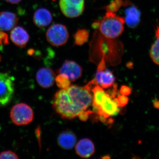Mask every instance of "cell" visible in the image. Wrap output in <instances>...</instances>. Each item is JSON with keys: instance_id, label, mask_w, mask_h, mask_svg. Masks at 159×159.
<instances>
[{"instance_id": "6da1fadb", "label": "cell", "mask_w": 159, "mask_h": 159, "mask_svg": "<svg viewBox=\"0 0 159 159\" xmlns=\"http://www.w3.org/2000/svg\"><path fill=\"white\" fill-rule=\"evenodd\" d=\"M86 86L70 85L55 93L53 99L54 109L63 118L72 119L93 104V95Z\"/></svg>"}, {"instance_id": "7a4b0ae2", "label": "cell", "mask_w": 159, "mask_h": 159, "mask_svg": "<svg viewBox=\"0 0 159 159\" xmlns=\"http://www.w3.org/2000/svg\"><path fill=\"white\" fill-rule=\"evenodd\" d=\"M125 23L124 18L107 11L99 23V31L107 38L115 39L123 33Z\"/></svg>"}, {"instance_id": "3957f363", "label": "cell", "mask_w": 159, "mask_h": 159, "mask_svg": "<svg viewBox=\"0 0 159 159\" xmlns=\"http://www.w3.org/2000/svg\"><path fill=\"white\" fill-rule=\"evenodd\" d=\"M10 118L15 125H28L34 118V112L28 104L19 103L15 105L10 111Z\"/></svg>"}, {"instance_id": "277c9868", "label": "cell", "mask_w": 159, "mask_h": 159, "mask_svg": "<svg viewBox=\"0 0 159 159\" xmlns=\"http://www.w3.org/2000/svg\"><path fill=\"white\" fill-rule=\"evenodd\" d=\"M46 38L51 45L59 47L65 44L68 40L69 33L64 25L54 24L50 26L47 30Z\"/></svg>"}, {"instance_id": "5b68a950", "label": "cell", "mask_w": 159, "mask_h": 159, "mask_svg": "<svg viewBox=\"0 0 159 159\" xmlns=\"http://www.w3.org/2000/svg\"><path fill=\"white\" fill-rule=\"evenodd\" d=\"M14 84L11 76L0 72V107L6 106L11 102L14 94Z\"/></svg>"}, {"instance_id": "8992f818", "label": "cell", "mask_w": 159, "mask_h": 159, "mask_svg": "<svg viewBox=\"0 0 159 159\" xmlns=\"http://www.w3.org/2000/svg\"><path fill=\"white\" fill-rule=\"evenodd\" d=\"M60 9L62 14L69 18L79 17L85 8V0H59Z\"/></svg>"}, {"instance_id": "52a82bcc", "label": "cell", "mask_w": 159, "mask_h": 159, "mask_svg": "<svg viewBox=\"0 0 159 159\" xmlns=\"http://www.w3.org/2000/svg\"><path fill=\"white\" fill-rule=\"evenodd\" d=\"M119 107L108 93H105L98 108L95 109L99 116L106 119L116 115L119 112Z\"/></svg>"}, {"instance_id": "ba28073f", "label": "cell", "mask_w": 159, "mask_h": 159, "mask_svg": "<svg viewBox=\"0 0 159 159\" xmlns=\"http://www.w3.org/2000/svg\"><path fill=\"white\" fill-rule=\"evenodd\" d=\"M95 79L102 89L110 88L114 85L116 78L111 71L106 68L104 57L99 63Z\"/></svg>"}, {"instance_id": "9c48e42d", "label": "cell", "mask_w": 159, "mask_h": 159, "mask_svg": "<svg viewBox=\"0 0 159 159\" xmlns=\"http://www.w3.org/2000/svg\"><path fill=\"white\" fill-rule=\"evenodd\" d=\"M82 71V68L77 62L73 61L66 60L57 73L64 74L71 81H74L81 77Z\"/></svg>"}, {"instance_id": "30bf717a", "label": "cell", "mask_w": 159, "mask_h": 159, "mask_svg": "<svg viewBox=\"0 0 159 159\" xmlns=\"http://www.w3.org/2000/svg\"><path fill=\"white\" fill-rule=\"evenodd\" d=\"M55 77V73L50 68H42L36 73L38 83L44 89L49 88L54 85Z\"/></svg>"}, {"instance_id": "8fae6325", "label": "cell", "mask_w": 159, "mask_h": 159, "mask_svg": "<svg viewBox=\"0 0 159 159\" xmlns=\"http://www.w3.org/2000/svg\"><path fill=\"white\" fill-rule=\"evenodd\" d=\"M29 35L25 29L20 26H16L11 30L10 39L19 48H25L29 40Z\"/></svg>"}, {"instance_id": "7c38bea8", "label": "cell", "mask_w": 159, "mask_h": 159, "mask_svg": "<svg viewBox=\"0 0 159 159\" xmlns=\"http://www.w3.org/2000/svg\"><path fill=\"white\" fill-rule=\"evenodd\" d=\"M18 23L17 15L9 11L0 12V31H11Z\"/></svg>"}, {"instance_id": "4fadbf2b", "label": "cell", "mask_w": 159, "mask_h": 159, "mask_svg": "<svg viewBox=\"0 0 159 159\" xmlns=\"http://www.w3.org/2000/svg\"><path fill=\"white\" fill-rule=\"evenodd\" d=\"M33 22L38 28H45L53 20V16L49 10L45 8H39L34 12Z\"/></svg>"}, {"instance_id": "5bb4252c", "label": "cell", "mask_w": 159, "mask_h": 159, "mask_svg": "<svg viewBox=\"0 0 159 159\" xmlns=\"http://www.w3.org/2000/svg\"><path fill=\"white\" fill-rule=\"evenodd\" d=\"M125 22L131 29L136 28L141 21V11L133 5H131L125 9Z\"/></svg>"}, {"instance_id": "9a60e30c", "label": "cell", "mask_w": 159, "mask_h": 159, "mask_svg": "<svg viewBox=\"0 0 159 159\" xmlns=\"http://www.w3.org/2000/svg\"><path fill=\"white\" fill-rule=\"evenodd\" d=\"M75 150L79 156L83 158H88L95 152V145L89 139H82L76 145Z\"/></svg>"}, {"instance_id": "2e32d148", "label": "cell", "mask_w": 159, "mask_h": 159, "mask_svg": "<svg viewBox=\"0 0 159 159\" xmlns=\"http://www.w3.org/2000/svg\"><path fill=\"white\" fill-rule=\"evenodd\" d=\"M77 142L76 135L70 131H64L57 138V143L61 148L69 150L74 148Z\"/></svg>"}, {"instance_id": "e0dca14e", "label": "cell", "mask_w": 159, "mask_h": 159, "mask_svg": "<svg viewBox=\"0 0 159 159\" xmlns=\"http://www.w3.org/2000/svg\"><path fill=\"white\" fill-rule=\"evenodd\" d=\"M155 41L151 48L150 56L151 58L156 64L159 66V26L157 25L155 28Z\"/></svg>"}, {"instance_id": "ac0fdd59", "label": "cell", "mask_w": 159, "mask_h": 159, "mask_svg": "<svg viewBox=\"0 0 159 159\" xmlns=\"http://www.w3.org/2000/svg\"><path fill=\"white\" fill-rule=\"evenodd\" d=\"M89 32L86 29H79L74 34V43L78 46L83 45L89 39Z\"/></svg>"}, {"instance_id": "d6986e66", "label": "cell", "mask_w": 159, "mask_h": 159, "mask_svg": "<svg viewBox=\"0 0 159 159\" xmlns=\"http://www.w3.org/2000/svg\"><path fill=\"white\" fill-rule=\"evenodd\" d=\"M55 81L58 88L61 89H66L71 85V81L64 74H59L55 77Z\"/></svg>"}, {"instance_id": "ffe728a7", "label": "cell", "mask_w": 159, "mask_h": 159, "mask_svg": "<svg viewBox=\"0 0 159 159\" xmlns=\"http://www.w3.org/2000/svg\"><path fill=\"white\" fill-rule=\"evenodd\" d=\"M114 100L119 107H122L125 106L128 103L129 99L127 96L120 95L118 96L117 98H114Z\"/></svg>"}, {"instance_id": "44dd1931", "label": "cell", "mask_w": 159, "mask_h": 159, "mask_svg": "<svg viewBox=\"0 0 159 159\" xmlns=\"http://www.w3.org/2000/svg\"><path fill=\"white\" fill-rule=\"evenodd\" d=\"M122 4V0H115L107 7V11L115 12L119 9Z\"/></svg>"}, {"instance_id": "7402d4cb", "label": "cell", "mask_w": 159, "mask_h": 159, "mask_svg": "<svg viewBox=\"0 0 159 159\" xmlns=\"http://www.w3.org/2000/svg\"><path fill=\"white\" fill-rule=\"evenodd\" d=\"M18 157L13 152L8 150L3 152L0 154V159H18Z\"/></svg>"}, {"instance_id": "603a6c76", "label": "cell", "mask_w": 159, "mask_h": 159, "mask_svg": "<svg viewBox=\"0 0 159 159\" xmlns=\"http://www.w3.org/2000/svg\"><path fill=\"white\" fill-rule=\"evenodd\" d=\"M9 44L8 35L6 32L0 31V46L7 45Z\"/></svg>"}, {"instance_id": "cb8c5ba5", "label": "cell", "mask_w": 159, "mask_h": 159, "mask_svg": "<svg viewBox=\"0 0 159 159\" xmlns=\"http://www.w3.org/2000/svg\"><path fill=\"white\" fill-rule=\"evenodd\" d=\"M93 112L90 111H84L81 112L80 114L78 115L80 119L82 121H86L88 119L89 116L90 114L92 113Z\"/></svg>"}, {"instance_id": "d4e9b609", "label": "cell", "mask_w": 159, "mask_h": 159, "mask_svg": "<svg viewBox=\"0 0 159 159\" xmlns=\"http://www.w3.org/2000/svg\"><path fill=\"white\" fill-rule=\"evenodd\" d=\"M120 93L124 96H129L131 93V89L127 86L123 85L121 87L120 90Z\"/></svg>"}, {"instance_id": "484cf974", "label": "cell", "mask_w": 159, "mask_h": 159, "mask_svg": "<svg viewBox=\"0 0 159 159\" xmlns=\"http://www.w3.org/2000/svg\"><path fill=\"white\" fill-rule=\"evenodd\" d=\"M152 102L154 107L157 109L159 110V99L155 98L152 100Z\"/></svg>"}, {"instance_id": "4316f807", "label": "cell", "mask_w": 159, "mask_h": 159, "mask_svg": "<svg viewBox=\"0 0 159 159\" xmlns=\"http://www.w3.org/2000/svg\"><path fill=\"white\" fill-rule=\"evenodd\" d=\"M7 2L11 4H17L20 2L22 0H5Z\"/></svg>"}, {"instance_id": "83f0119b", "label": "cell", "mask_w": 159, "mask_h": 159, "mask_svg": "<svg viewBox=\"0 0 159 159\" xmlns=\"http://www.w3.org/2000/svg\"><path fill=\"white\" fill-rule=\"evenodd\" d=\"M34 50H33V49H29L28 51V54L29 55H32V54L34 53Z\"/></svg>"}]
</instances>
